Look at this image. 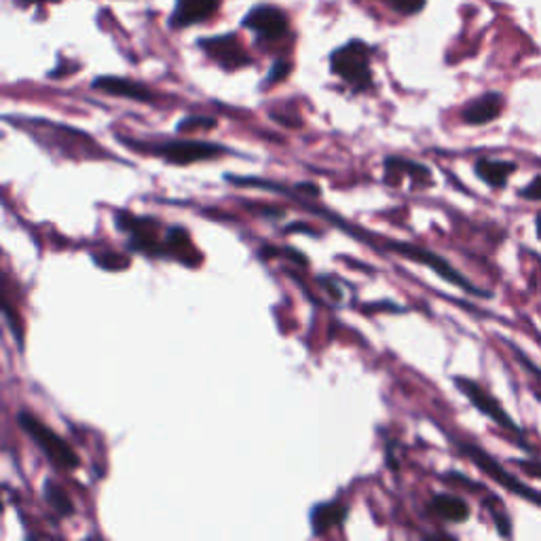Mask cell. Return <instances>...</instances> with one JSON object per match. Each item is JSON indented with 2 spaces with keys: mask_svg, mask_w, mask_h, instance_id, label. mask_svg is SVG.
<instances>
[{
  "mask_svg": "<svg viewBox=\"0 0 541 541\" xmlns=\"http://www.w3.org/2000/svg\"><path fill=\"white\" fill-rule=\"evenodd\" d=\"M535 233H537V237L541 239V212L535 216Z\"/></svg>",
  "mask_w": 541,
  "mask_h": 541,
  "instance_id": "cell-27",
  "label": "cell"
},
{
  "mask_svg": "<svg viewBox=\"0 0 541 541\" xmlns=\"http://www.w3.org/2000/svg\"><path fill=\"white\" fill-rule=\"evenodd\" d=\"M330 68L354 91H368L372 87L370 49L362 40H351L337 49L330 57Z\"/></svg>",
  "mask_w": 541,
  "mask_h": 541,
  "instance_id": "cell-5",
  "label": "cell"
},
{
  "mask_svg": "<svg viewBox=\"0 0 541 541\" xmlns=\"http://www.w3.org/2000/svg\"><path fill=\"white\" fill-rule=\"evenodd\" d=\"M454 385H457V389L462 391L465 398L471 402V406H476L478 412H482L487 419H491L493 423H497L499 428H504L505 431H510L512 436H516L518 445L529 451V445L525 442V431H522L520 425H518L514 419L505 412L502 402L495 398V395L488 394L485 387H480L476 381H471V379L454 377Z\"/></svg>",
  "mask_w": 541,
  "mask_h": 541,
  "instance_id": "cell-6",
  "label": "cell"
},
{
  "mask_svg": "<svg viewBox=\"0 0 541 541\" xmlns=\"http://www.w3.org/2000/svg\"><path fill=\"white\" fill-rule=\"evenodd\" d=\"M510 347H512V351H514V358H516L518 362H520V364H522V366H525V368H527V370H529V374H531V377H535V379H537V381L541 383V368H539V366H535V364H533V362H531V360H529V358H527V355H525V354H522V351L516 347V345H512V343H510Z\"/></svg>",
  "mask_w": 541,
  "mask_h": 541,
  "instance_id": "cell-24",
  "label": "cell"
},
{
  "mask_svg": "<svg viewBox=\"0 0 541 541\" xmlns=\"http://www.w3.org/2000/svg\"><path fill=\"white\" fill-rule=\"evenodd\" d=\"M28 4H47V3H57V0H24Z\"/></svg>",
  "mask_w": 541,
  "mask_h": 541,
  "instance_id": "cell-28",
  "label": "cell"
},
{
  "mask_svg": "<svg viewBox=\"0 0 541 541\" xmlns=\"http://www.w3.org/2000/svg\"><path fill=\"white\" fill-rule=\"evenodd\" d=\"M518 465L525 470V474L533 476V478H541V462H537V459H525V462L520 459Z\"/></svg>",
  "mask_w": 541,
  "mask_h": 541,
  "instance_id": "cell-26",
  "label": "cell"
},
{
  "mask_svg": "<svg viewBox=\"0 0 541 541\" xmlns=\"http://www.w3.org/2000/svg\"><path fill=\"white\" fill-rule=\"evenodd\" d=\"M429 512L446 522H465L471 514L468 502L451 493L434 495L429 502Z\"/></svg>",
  "mask_w": 541,
  "mask_h": 541,
  "instance_id": "cell-15",
  "label": "cell"
},
{
  "mask_svg": "<svg viewBox=\"0 0 541 541\" xmlns=\"http://www.w3.org/2000/svg\"><path fill=\"white\" fill-rule=\"evenodd\" d=\"M214 128H216V119L212 117H184L180 123L176 125V131L178 134H184V131H187V134H193V131L199 129L210 131Z\"/></svg>",
  "mask_w": 541,
  "mask_h": 541,
  "instance_id": "cell-20",
  "label": "cell"
},
{
  "mask_svg": "<svg viewBox=\"0 0 541 541\" xmlns=\"http://www.w3.org/2000/svg\"><path fill=\"white\" fill-rule=\"evenodd\" d=\"M17 425L26 431L28 438L40 448V453H43L45 457L49 459V463H54L57 470L72 471L80 465L77 451H74L62 436H57L54 429L40 421L37 414L20 411L17 412Z\"/></svg>",
  "mask_w": 541,
  "mask_h": 541,
  "instance_id": "cell-3",
  "label": "cell"
},
{
  "mask_svg": "<svg viewBox=\"0 0 541 541\" xmlns=\"http://www.w3.org/2000/svg\"><path fill=\"white\" fill-rule=\"evenodd\" d=\"M229 182H233L235 187H247V188H262V191H270V193H278L284 195L287 201H292V204H296L298 207H303V210L311 212V214L321 216L324 221H328L332 224V227L341 229L349 235L351 239L360 241V244H364L368 247H372L374 252H379L381 256L387 254H398L402 258H408V261L425 264V267H429L434 270L436 275H440L442 279L448 281V284L462 287L463 292H468L471 296L478 298H491L493 295L488 290H482V287H478L476 284H471V281L465 278V275L459 273L457 269L453 267L451 262L446 261V258H442L440 254H436V252L428 250V247L421 246H414V244H406V241H395L389 237H383V235L377 233H368L362 227H351V224L345 222L343 216L335 214V212L326 210L321 204H315V199L318 197H309V195L298 193L296 188L284 187L281 182L275 180H267V178H254V176H227Z\"/></svg>",
  "mask_w": 541,
  "mask_h": 541,
  "instance_id": "cell-1",
  "label": "cell"
},
{
  "mask_svg": "<svg viewBox=\"0 0 541 541\" xmlns=\"http://www.w3.org/2000/svg\"><path fill=\"white\" fill-rule=\"evenodd\" d=\"M485 505H487L488 514H491V518H493L495 527H497L499 535H502V537H512V520H510L508 512H505V508H504L502 499L493 497L491 495V497L485 502Z\"/></svg>",
  "mask_w": 541,
  "mask_h": 541,
  "instance_id": "cell-19",
  "label": "cell"
},
{
  "mask_svg": "<svg viewBox=\"0 0 541 541\" xmlns=\"http://www.w3.org/2000/svg\"><path fill=\"white\" fill-rule=\"evenodd\" d=\"M117 140L131 151L151 154V157L163 159L165 163L171 165H191L197 161H210L224 157V154H233L229 146L222 144L207 142V140H131V137L117 136Z\"/></svg>",
  "mask_w": 541,
  "mask_h": 541,
  "instance_id": "cell-2",
  "label": "cell"
},
{
  "mask_svg": "<svg viewBox=\"0 0 541 541\" xmlns=\"http://www.w3.org/2000/svg\"><path fill=\"white\" fill-rule=\"evenodd\" d=\"M518 195H520L522 199H529V201H541V174L535 176L533 180L527 184V187H522Z\"/></svg>",
  "mask_w": 541,
  "mask_h": 541,
  "instance_id": "cell-22",
  "label": "cell"
},
{
  "mask_svg": "<svg viewBox=\"0 0 541 541\" xmlns=\"http://www.w3.org/2000/svg\"><path fill=\"white\" fill-rule=\"evenodd\" d=\"M287 74H290V64H287V62H284V60H279V62H275V66L270 68V72H269V79H267V83L264 85H275V83H279V80H284Z\"/></svg>",
  "mask_w": 541,
  "mask_h": 541,
  "instance_id": "cell-23",
  "label": "cell"
},
{
  "mask_svg": "<svg viewBox=\"0 0 541 541\" xmlns=\"http://www.w3.org/2000/svg\"><path fill=\"white\" fill-rule=\"evenodd\" d=\"M114 222H117V229L129 235V250L142 252V254L154 258H170L168 246L157 235L159 222L154 218L131 216L128 212H119L114 216Z\"/></svg>",
  "mask_w": 541,
  "mask_h": 541,
  "instance_id": "cell-7",
  "label": "cell"
},
{
  "mask_svg": "<svg viewBox=\"0 0 541 541\" xmlns=\"http://www.w3.org/2000/svg\"><path fill=\"white\" fill-rule=\"evenodd\" d=\"M504 106L505 97L499 94V91H488V94H482L463 108L462 119L465 125H474V128H478V125H488L493 123L495 119L502 117Z\"/></svg>",
  "mask_w": 541,
  "mask_h": 541,
  "instance_id": "cell-10",
  "label": "cell"
},
{
  "mask_svg": "<svg viewBox=\"0 0 541 541\" xmlns=\"http://www.w3.org/2000/svg\"><path fill=\"white\" fill-rule=\"evenodd\" d=\"M201 49L205 51L216 64H221L224 71H237L241 66L252 64L250 55L241 45V40L235 34H224V37L204 38L199 40Z\"/></svg>",
  "mask_w": 541,
  "mask_h": 541,
  "instance_id": "cell-8",
  "label": "cell"
},
{
  "mask_svg": "<svg viewBox=\"0 0 541 541\" xmlns=\"http://www.w3.org/2000/svg\"><path fill=\"white\" fill-rule=\"evenodd\" d=\"M383 163H385V171H387V176L402 174V176H408L412 182H417V184L434 182V178H431V170L428 168V165L417 163V161H412V159L394 157V154H391V157L383 161Z\"/></svg>",
  "mask_w": 541,
  "mask_h": 541,
  "instance_id": "cell-16",
  "label": "cell"
},
{
  "mask_svg": "<svg viewBox=\"0 0 541 541\" xmlns=\"http://www.w3.org/2000/svg\"><path fill=\"white\" fill-rule=\"evenodd\" d=\"M91 87L96 91H102V94L128 97V100H136L142 104H151L154 100V94L151 89H146L140 83H134V80L121 79V77H100L94 80Z\"/></svg>",
  "mask_w": 541,
  "mask_h": 541,
  "instance_id": "cell-11",
  "label": "cell"
},
{
  "mask_svg": "<svg viewBox=\"0 0 541 541\" xmlns=\"http://www.w3.org/2000/svg\"><path fill=\"white\" fill-rule=\"evenodd\" d=\"M165 246H168L170 256L178 258V261L187 262V264H197L195 261L188 258L187 252H195L191 237H188V231H184L182 227H171L168 231V237H165Z\"/></svg>",
  "mask_w": 541,
  "mask_h": 541,
  "instance_id": "cell-18",
  "label": "cell"
},
{
  "mask_svg": "<svg viewBox=\"0 0 541 541\" xmlns=\"http://www.w3.org/2000/svg\"><path fill=\"white\" fill-rule=\"evenodd\" d=\"M454 446H457L459 453H462L463 457H468L470 462L482 471V474H487L491 480L497 482L499 487L508 488L510 493H514L520 499H527V502H531L541 508V493L533 491V488L525 485L520 478H516V474H510V471L505 470L504 465L497 462V459H493L491 454L485 451V448L471 445V442H462V440H454Z\"/></svg>",
  "mask_w": 541,
  "mask_h": 541,
  "instance_id": "cell-4",
  "label": "cell"
},
{
  "mask_svg": "<svg viewBox=\"0 0 541 541\" xmlns=\"http://www.w3.org/2000/svg\"><path fill=\"white\" fill-rule=\"evenodd\" d=\"M389 3H391V7H394L395 11H400V13L414 15L423 9L425 0H389Z\"/></svg>",
  "mask_w": 541,
  "mask_h": 541,
  "instance_id": "cell-21",
  "label": "cell"
},
{
  "mask_svg": "<svg viewBox=\"0 0 541 541\" xmlns=\"http://www.w3.org/2000/svg\"><path fill=\"white\" fill-rule=\"evenodd\" d=\"M221 0H176V11L171 17V26L184 28L197 21L210 20L216 13Z\"/></svg>",
  "mask_w": 541,
  "mask_h": 541,
  "instance_id": "cell-13",
  "label": "cell"
},
{
  "mask_svg": "<svg viewBox=\"0 0 541 541\" xmlns=\"http://www.w3.org/2000/svg\"><path fill=\"white\" fill-rule=\"evenodd\" d=\"M94 261L97 262V264H102L104 269H119V267H128V261H119V256H108V254H102V256H97V254H94Z\"/></svg>",
  "mask_w": 541,
  "mask_h": 541,
  "instance_id": "cell-25",
  "label": "cell"
},
{
  "mask_svg": "<svg viewBox=\"0 0 541 541\" xmlns=\"http://www.w3.org/2000/svg\"><path fill=\"white\" fill-rule=\"evenodd\" d=\"M244 26L254 32L261 40H278L286 37L287 17L284 15V11L273 7V4H261V7H254L246 15Z\"/></svg>",
  "mask_w": 541,
  "mask_h": 541,
  "instance_id": "cell-9",
  "label": "cell"
},
{
  "mask_svg": "<svg viewBox=\"0 0 541 541\" xmlns=\"http://www.w3.org/2000/svg\"><path fill=\"white\" fill-rule=\"evenodd\" d=\"M516 170L518 165L514 161H504V159L482 157L474 163L476 176L485 184H488L491 188H504L505 184H508L510 176L514 174Z\"/></svg>",
  "mask_w": 541,
  "mask_h": 541,
  "instance_id": "cell-14",
  "label": "cell"
},
{
  "mask_svg": "<svg viewBox=\"0 0 541 541\" xmlns=\"http://www.w3.org/2000/svg\"><path fill=\"white\" fill-rule=\"evenodd\" d=\"M347 505H345L341 499H335V502H324V504H315L313 510H311L309 520H311V529H313V535H326L332 529L341 527L345 520H347Z\"/></svg>",
  "mask_w": 541,
  "mask_h": 541,
  "instance_id": "cell-12",
  "label": "cell"
},
{
  "mask_svg": "<svg viewBox=\"0 0 541 541\" xmlns=\"http://www.w3.org/2000/svg\"><path fill=\"white\" fill-rule=\"evenodd\" d=\"M43 497H45V502L49 504V508L54 510L57 516H62V518L74 516L72 499L68 497V495L64 493V488H62L60 485H55V482H51V480H45Z\"/></svg>",
  "mask_w": 541,
  "mask_h": 541,
  "instance_id": "cell-17",
  "label": "cell"
}]
</instances>
